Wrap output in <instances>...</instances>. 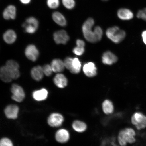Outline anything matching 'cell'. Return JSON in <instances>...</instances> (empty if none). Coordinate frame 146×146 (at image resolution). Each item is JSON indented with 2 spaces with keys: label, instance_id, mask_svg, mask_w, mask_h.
<instances>
[{
  "label": "cell",
  "instance_id": "26",
  "mask_svg": "<svg viewBox=\"0 0 146 146\" xmlns=\"http://www.w3.org/2000/svg\"><path fill=\"white\" fill-rule=\"evenodd\" d=\"M52 19L54 21L60 26L64 27L67 24V21L62 14L58 12L54 13L52 15Z\"/></svg>",
  "mask_w": 146,
  "mask_h": 146
},
{
  "label": "cell",
  "instance_id": "22",
  "mask_svg": "<svg viewBox=\"0 0 146 146\" xmlns=\"http://www.w3.org/2000/svg\"><path fill=\"white\" fill-rule=\"evenodd\" d=\"M3 16L6 20L14 19L16 16V9L13 5H10L5 9Z\"/></svg>",
  "mask_w": 146,
  "mask_h": 146
},
{
  "label": "cell",
  "instance_id": "27",
  "mask_svg": "<svg viewBox=\"0 0 146 146\" xmlns=\"http://www.w3.org/2000/svg\"><path fill=\"white\" fill-rule=\"evenodd\" d=\"M77 47H75L73 50V52L77 56H81L84 54L85 51L84 42L81 40H78L76 42Z\"/></svg>",
  "mask_w": 146,
  "mask_h": 146
},
{
  "label": "cell",
  "instance_id": "19",
  "mask_svg": "<svg viewBox=\"0 0 146 146\" xmlns=\"http://www.w3.org/2000/svg\"><path fill=\"white\" fill-rule=\"evenodd\" d=\"M117 16L120 19L128 21L132 19L134 14L132 11L126 8H121L118 11Z\"/></svg>",
  "mask_w": 146,
  "mask_h": 146
},
{
  "label": "cell",
  "instance_id": "21",
  "mask_svg": "<svg viewBox=\"0 0 146 146\" xmlns=\"http://www.w3.org/2000/svg\"><path fill=\"white\" fill-rule=\"evenodd\" d=\"M44 74L42 67L40 66L34 67L31 71L32 78L36 81H39L42 79Z\"/></svg>",
  "mask_w": 146,
  "mask_h": 146
},
{
  "label": "cell",
  "instance_id": "30",
  "mask_svg": "<svg viewBox=\"0 0 146 146\" xmlns=\"http://www.w3.org/2000/svg\"><path fill=\"white\" fill-rule=\"evenodd\" d=\"M44 74L45 75L49 76L52 74L53 71L51 65L49 64L45 65L42 67Z\"/></svg>",
  "mask_w": 146,
  "mask_h": 146
},
{
  "label": "cell",
  "instance_id": "11",
  "mask_svg": "<svg viewBox=\"0 0 146 146\" xmlns=\"http://www.w3.org/2000/svg\"><path fill=\"white\" fill-rule=\"evenodd\" d=\"M25 54L27 59L35 62L39 57V52L35 46L32 44L27 46L25 50Z\"/></svg>",
  "mask_w": 146,
  "mask_h": 146
},
{
  "label": "cell",
  "instance_id": "33",
  "mask_svg": "<svg viewBox=\"0 0 146 146\" xmlns=\"http://www.w3.org/2000/svg\"><path fill=\"white\" fill-rule=\"evenodd\" d=\"M142 36L144 43L146 45V30L142 32Z\"/></svg>",
  "mask_w": 146,
  "mask_h": 146
},
{
  "label": "cell",
  "instance_id": "17",
  "mask_svg": "<svg viewBox=\"0 0 146 146\" xmlns=\"http://www.w3.org/2000/svg\"><path fill=\"white\" fill-rule=\"evenodd\" d=\"M48 94V91L43 88L34 91L33 92L32 96L33 98L36 101H42L47 99Z\"/></svg>",
  "mask_w": 146,
  "mask_h": 146
},
{
  "label": "cell",
  "instance_id": "32",
  "mask_svg": "<svg viewBox=\"0 0 146 146\" xmlns=\"http://www.w3.org/2000/svg\"><path fill=\"white\" fill-rule=\"evenodd\" d=\"M137 17L146 21V8L139 11L137 14Z\"/></svg>",
  "mask_w": 146,
  "mask_h": 146
},
{
  "label": "cell",
  "instance_id": "18",
  "mask_svg": "<svg viewBox=\"0 0 146 146\" xmlns=\"http://www.w3.org/2000/svg\"><path fill=\"white\" fill-rule=\"evenodd\" d=\"M54 82L56 86L60 88H63L68 84V80L64 75L61 74H56L54 78Z\"/></svg>",
  "mask_w": 146,
  "mask_h": 146
},
{
  "label": "cell",
  "instance_id": "2",
  "mask_svg": "<svg viewBox=\"0 0 146 146\" xmlns=\"http://www.w3.org/2000/svg\"><path fill=\"white\" fill-rule=\"evenodd\" d=\"M135 132L131 128L122 129L119 133L118 141L121 146H126L127 143H133L136 141Z\"/></svg>",
  "mask_w": 146,
  "mask_h": 146
},
{
  "label": "cell",
  "instance_id": "28",
  "mask_svg": "<svg viewBox=\"0 0 146 146\" xmlns=\"http://www.w3.org/2000/svg\"><path fill=\"white\" fill-rule=\"evenodd\" d=\"M63 4L66 8L71 10L74 8L76 5L74 0H62Z\"/></svg>",
  "mask_w": 146,
  "mask_h": 146
},
{
  "label": "cell",
  "instance_id": "31",
  "mask_svg": "<svg viewBox=\"0 0 146 146\" xmlns=\"http://www.w3.org/2000/svg\"><path fill=\"white\" fill-rule=\"evenodd\" d=\"M0 146H13L11 140L7 138H3L0 140Z\"/></svg>",
  "mask_w": 146,
  "mask_h": 146
},
{
  "label": "cell",
  "instance_id": "25",
  "mask_svg": "<svg viewBox=\"0 0 146 146\" xmlns=\"http://www.w3.org/2000/svg\"><path fill=\"white\" fill-rule=\"evenodd\" d=\"M0 78L5 83H9L13 79L10 72L5 66L0 68Z\"/></svg>",
  "mask_w": 146,
  "mask_h": 146
},
{
  "label": "cell",
  "instance_id": "7",
  "mask_svg": "<svg viewBox=\"0 0 146 146\" xmlns=\"http://www.w3.org/2000/svg\"><path fill=\"white\" fill-rule=\"evenodd\" d=\"M64 121V118L60 113H53L51 114L47 119V123L51 127H61Z\"/></svg>",
  "mask_w": 146,
  "mask_h": 146
},
{
  "label": "cell",
  "instance_id": "23",
  "mask_svg": "<svg viewBox=\"0 0 146 146\" xmlns=\"http://www.w3.org/2000/svg\"><path fill=\"white\" fill-rule=\"evenodd\" d=\"M50 65L53 72L56 73L62 72L65 67L64 62L59 59L53 60Z\"/></svg>",
  "mask_w": 146,
  "mask_h": 146
},
{
  "label": "cell",
  "instance_id": "16",
  "mask_svg": "<svg viewBox=\"0 0 146 146\" xmlns=\"http://www.w3.org/2000/svg\"><path fill=\"white\" fill-rule=\"evenodd\" d=\"M102 108L104 113L107 115H111L114 112V104L111 100H105L102 103Z\"/></svg>",
  "mask_w": 146,
  "mask_h": 146
},
{
  "label": "cell",
  "instance_id": "14",
  "mask_svg": "<svg viewBox=\"0 0 146 146\" xmlns=\"http://www.w3.org/2000/svg\"><path fill=\"white\" fill-rule=\"evenodd\" d=\"M84 73L89 77H93L97 74V68L94 63L89 62L85 64L83 67Z\"/></svg>",
  "mask_w": 146,
  "mask_h": 146
},
{
  "label": "cell",
  "instance_id": "4",
  "mask_svg": "<svg viewBox=\"0 0 146 146\" xmlns=\"http://www.w3.org/2000/svg\"><path fill=\"white\" fill-rule=\"evenodd\" d=\"M65 67L72 74H77L81 71V64L77 58L70 57L66 58L64 62Z\"/></svg>",
  "mask_w": 146,
  "mask_h": 146
},
{
  "label": "cell",
  "instance_id": "3",
  "mask_svg": "<svg viewBox=\"0 0 146 146\" xmlns=\"http://www.w3.org/2000/svg\"><path fill=\"white\" fill-rule=\"evenodd\" d=\"M106 34L109 39L115 43L121 42L125 39L126 36L125 31L121 30L117 26L108 29Z\"/></svg>",
  "mask_w": 146,
  "mask_h": 146
},
{
  "label": "cell",
  "instance_id": "8",
  "mask_svg": "<svg viewBox=\"0 0 146 146\" xmlns=\"http://www.w3.org/2000/svg\"><path fill=\"white\" fill-rule=\"evenodd\" d=\"M11 91L12 94V98L16 102H21L25 99V94L22 87L16 84L12 85Z\"/></svg>",
  "mask_w": 146,
  "mask_h": 146
},
{
  "label": "cell",
  "instance_id": "35",
  "mask_svg": "<svg viewBox=\"0 0 146 146\" xmlns=\"http://www.w3.org/2000/svg\"><path fill=\"white\" fill-rule=\"evenodd\" d=\"M102 1H108V0H102Z\"/></svg>",
  "mask_w": 146,
  "mask_h": 146
},
{
  "label": "cell",
  "instance_id": "24",
  "mask_svg": "<svg viewBox=\"0 0 146 146\" xmlns=\"http://www.w3.org/2000/svg\"><path fill=\"white\" fill-rule=\"evenodd\" d=\"M17 35L15 32L12 30L6 31L3 34V39L4 41L8 44H12L16 40Z\"/></svg>",
  "mask_w": 146,
  "mask_h": 146
},
{
  "label": "cell",
  "instance_id": "20",
  "mask_svg": "<svg viewBox=\"0 0 146 146\" xmlns=\"http://www.w3.org/2000/svg\"><path fill=\"white\" fill-rule=\"evenodd\" d=\"M72 127L74 131L78 133L85 132L87 128V124L81 120H76L73 122Z\"/></svg>",
  "mask_w": 146,
  "mask_h": 146
},
{
  "label": "cell",
  "instance_id": "1",
  "mask_svg": "<svg viewBox=\"0 0 146 146\" xmlns=\"http://www.w3.org/2000/svg\"><path fill=\"white\" fill-rule=\"evenodd\" d=\"M94 21V19L89 18L84 23L82 29L84 36L88 41L92 43L97 42L101 40L103 32L101 27L96 26L94 31L92 28Z\"/></svg>",
  "mask_w": 146,
  "mask_h": 146
},
{
  "label": "cell",
  "instance_id": "12",
  "mask_svg": "<svg viewBox=\"0 0 146 146\" xmlns=\"http://www.w3.org/2000/svg\"><path fill=\"white\" fill-rule=\"evenodd\" d=\"M53 36L54 41L58 44H65L69 39L68 35L64 30L58 31L54 32Z\"/></svg>",
  "mask_w": 146,
  "mask_h": 146
},
{
  "label": "cell",
  "instance_id": "34",
  "mask_svg": "<svg viewBox=\"0 0 146 146\" xmlns=\"http://www.w3.org/2000/svg\"><path fill=\"white\" fill-rule=\"evenodd\" d=\"M22 3L24 4H28L30 3L31 0H20Z\"/></svg>",
  "mask_w": 146,
  "mask_h": 146
},
{
  "label": "cell",
  "instance_id": "9",
  "mask_svg": "<svg viewBox=\"0 0 146 146\" xmlns=\"http://www.w3.org/2000/svg\"><path fill=\"white\" fill-rule=\"evenodd\" d=\"M5 66L10 72L13 79H17L19 78V65L17 62L13 60H9L7 62Z\"/></svg>",
  "mask_w": 146,
  "mask_h": 146
},
{
  "label": "cell",
  "instance_id": "6",
  "mask_svg": "<svg viewBox=\"0 0 146 146\" xmlns=\"http://www.w3.org/2000/svg\"><path fill=\"white\" fill-rule=\"evenodd\" d=\"M131 122L138 130L146 127V116L141 112H136L133 114Z\"/></svg>",
  "mask_w": 146,
  "mask_h": 146
},
{
  "label": "cell",
  "instance_id": "15",
  "mask_svg": "<svg viewBox=\"0 0 146 146\" xmlns=\"http://www.w3.org/2000/svg\"><path fill=\"white\" fill-rule=\"evenodd\" d=\"M118 58L116 56L110 51L106 52L102 58V62L105 64L111 65L117 62Z\"/></svg>",
  "mask_w": 146,
  "mask_h": 146
},
{
  "label": "cell",
  "instance_id": "10",
  "mask_svg": "<svg viewBox=\"0 0 146 146\" xmlns=\"http://www.w3.org/2000/svg\"><path fill=\"white\" fill-rule=\"evenodd\" d=\"M55 138L56 141L60 143L68 142L70 138V133L66 129L62 128L56 131Z\"/></svg>",
  "mask_w": 146,
  "mask_h": 146
},
{
  "label": "cell",
  "instance_id": "13",
  "mask_svg": "<svg viewBox=\"0 0 146 146\" xmlns=\"http://www.w3.org/2000/svg\"><path fill=\"white\" fill-rule=\"evenodd\" d=\"M19 108L17 105H10L5 108L4 112L6 117L10 119H15L18 116Z\"/></svg>",
  "mask_w": 146,
  "mask_h": 146
},
{
  "label": "cell",
  "instance_id": "29",
  "mask_svg": "<svg viewBox=\"0 0 146 146\" xmlns=\"http://www.w3.org/2000/svg\"><path fill=\"white\" fill-rule=\"evenodd\" d=\"M47 5L51 9L57 8L60 5L59 0H47Z\"/></svg>",
  "mask_w": 146,
  "mask_h": 146
},
{
  "label": "cell",
  "instance_id": "5",
  "mask_svg": "<svg viewBox=\"0 0 146 146\" xmlns=\"http://www.w3.org/2000/svg\"><path fill=\"white\" fill-rule=\"evenodd\" d=\"M39 22L35 18L31 17L27 18L23 24V27L25 31L29 34H33L37 30Z\"/></svg>",
  "mask_w": 146,
  "mask_h": 146
}]
</instances>
